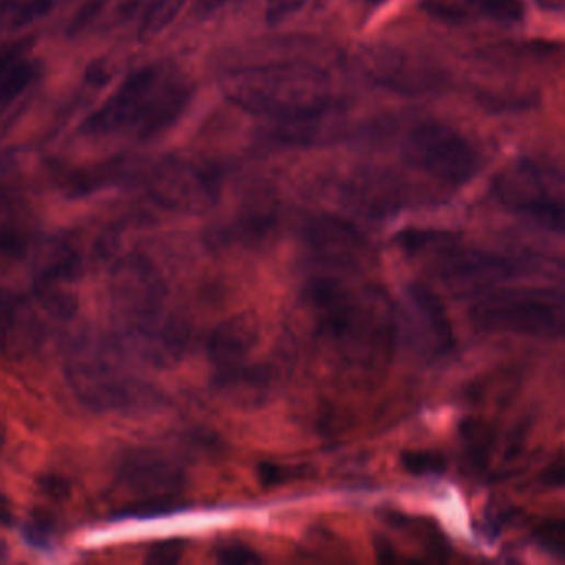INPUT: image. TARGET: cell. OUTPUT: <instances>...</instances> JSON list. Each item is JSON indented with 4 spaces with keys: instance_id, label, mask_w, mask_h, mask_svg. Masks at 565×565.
I'll return each mask as SVG.
<instances>
[{
    "instance_id": "1",
    "label": "cell",
    "mask_w": 565,
    "mask_h": 565,
    "mask_svg": "<svg viewBox=\"0 0 565 565\" xmlns=\"http://www.w3.org/2000/svg\"><path fill=\"white\" fill-rule=\"evenodd\" d=\"M364 254L348 222L319 216L307 224L302 296L313 325L345 360L370 365L385 354L392 322L380 289L360 277Z\"/></svg>"
},
{
    "instance_id": "2",
    "label": "cell",
    "mask_w": 565,
    "mask_h": 565,
    "mask_svg": "<svg viewBox=\"0 0 565 565\" xmlns=\"http://www.w3.org/2000/svg\"><path fill=\"white\" fill-rule=\"evenodd\" d=\"M193 96V85L171 64H151L125 79L118 90L83 122L92 137L151 140L173 127Z\"/></svg>"
},
{
    "instance_id": "3",
    "label": "cell",
    "mask_w": 565,
    "mask_h": 565,
    "mask_svg": "<svg viewBox=\"0 0 565 565\" xmlns=\"http://www.w3.org/2000/svg\"><path fill=\"white\" fill-rule=\"evenodd\" d=\"M328 82L324 70L303 61H287L228 72L221 89L229 102L245 112L289 122L334 105Z\"/></svg>"
},
{
    "instance_id": "4",
    "label": "cell",
    "mask_w": 565,
    "mask_h": 565,
    "mask_svg": "<svg viewBox=\"0 0 565 565\" xmlns=\"http://www.w3.org/2000/svg\"><path fill=\"white\" fill-rule=\"evenodd\" d=\"M112 302L141 357L160 364L184 350L186 334L168 309L161 280L143 260L125 261L113 274Z\"/></svg>"
},
{
    "instance_id": "5",
    "label": "cell",
    "mask_w": 565,
    "mask_h": 565,
    "mask_svg": "<svg viewBox=\"0 0 565 565\" xmlns=\"http://www.w3.org/2000/svg\"><path fill=\"white\" fill-rule=\"evenodd\" d=\"M67 379L85 405L103 412H137L157 402V392L135 373L119 342L102 335H85L72 345Z\"/></svg>"
},
{
    "instance_id": "6",
    "label": "cell",
    "mask_w": 565,
    "mask_h": 565,
    "mask_svg": "<svg viewBox=\"0 0 565 565\" xmlns=\"http://www.w3.org/2000/svg\"><path fill=\"white\" fill-rule=\"evenodd\" d=\"M477 327L494 334L565 341V292L554 289H505L471 307Z\"/></svg>"
},
{
    "instance_id": "7",
    "label": "cell",
    "mask_w": 565,
    "mask_h": 565,
    "mask_svg": "<svg viewBox=\"0 0 565 565\" xmlns=\"http://www.w3.org/2000/svg\"><path fill=\"white\" fill-rule=\"evenodd\" d=\"M494 193L512 215L565 238V174L521 161L496 177Z\"/></svg>"
},
{
    "instance_id": "8",
    "label": "cell",
    "mask_w": 565,
    "mask_h": 565,
    "mask_svg": "<svg viewBox=\"0 0 565 565\" xmlns=\"http://www.w3.org/2000/svg\"><path fill=\"white\" fill-rule=\"evenodd\" d=\"M116 487L130 516L173 511L183 500L186 476L183 468L157 450L134 451L119 464Z\"/></svg>"
},
{
    "instance_id": "9",
    "label": "cell",
    "mask_w": 565,
    "mask_h": 565,
    "mask_svg": "<svg viewBox=\"0 0 565 565\" xmlns=\"http://www.w3.org/2000/svg\"><path fill=\"white\" fill-rule=\"evenodd\" d=\"M403 148L410 163L443 183H464L480 166V157L470 141L445 123H418Z\"/></svg>"
},
{
    "instance_id": "10",
    "label": "cell",
    "mask_w": 565,
    "mask_h": 565,
    "mask_svg": "<svg viewBox=\"0 0 565 565\" xmlns=\"http://www.w3.org/2000/svg\"><path fill=\"white\" fill-rule=\"evenodd\" d=\"M76 312V300L61 289L34 287L27 296L4 297L5 350L37 347Z\"/></svg>"
},
{
    "instance_id": "11",
    "label": "cell",
    "mask_w": 565,
    "mask_h": 565,
    "mask_svg": "<svg viewBox=\"0 0 565 565\" xmlns=\"http://www.w3.org/2000/svg\"><path fill=\"white\" fill-rule=\"evenodd\" d=\"M147 192L158 205L181 212H199L211 208L221 183L212 168L195 161L166 158L147 173Z\"/></svg>"
},
{
    "instance_id": "12",
    "label": "cell",
    "mask_w": 565,
    "mask_h": 565,
    "mask_svg": "<svg viewBox=\"0 0 565 565\" xmlns=\"http://www.w3.org/2000/svg\"><path fill=\"white\" fill-rule=\"evenodd\" d=\"M423 9L431 18L447 24L512 25L524 18L522 0H423Z\"/></svg>"
},
{
    "instance_id": "13",
    "label": "cell",
    "mask_w": 565,
    "mask_h": 565,
    "mask_svg": "<svg viewBox=\"0 0 565 565\" xmlns=\"http://www.w3.org/2000/svg\"><path fill=\"white\" fill-rule=\"evenodd\" d=\"M82 269V251L72 235L60 234L38 245L34 257L35 287L64 289Z\"/></svg>"
},
{
    "instance_id": "14",
    "label": "cell",
    "mask_w": 565,
    "mask_h": 565,
    "mask_svg": "<svg viewBox=\"0 0 565 565\" xmlns=\"http://www.w3.org/2000/svg\"><path fill=\"white\" fill-rule=\"evenodd\" d=\"M276 123V127L269 131V138L277 143L299 147L331 143L344 134V108L335 102L313 115Z\"/></svg>"
},
{
    "instance_id": "15",
    "label": "cell",
    "mask_w": 565,
    "mask_h": 565,
    "mask_svg": "<svg viewBox=\"0 0 565 565\" xmlns=\"http://www.w3.org/2000/svg\"><path fill=\"white\" fill-rule=\"evenodd\" d=\"M253 347V334L249 325L232 322L219 328L211 342V360L222 382L239 383L253 377L249 365V351Z\"/></svg>"
},
{
    "instance_id": "16",
    "label": "cell",
    "mask_w": 565,
    "mask_h": 565,
    "mask_svg": "<svg viewBox=\"0 0 565 565\" xmlns=\"http://www.w3.org/2000/svg\"><path fill=\"white\" fill-rule=\"evenodd\" d=\"M365 67L374 82L402 92H412V90L416 92V90L426 89L429 80L433 82V77L426 73V69L418 72L422 67L416 69L415 64L395 51H370L365 57Z\"/></svg>"
},
{
    "instance_id": "17",
    "label": "cell",
    "mask_w": 565,
    "mask_h": 565,
    "mask_svg": "<svg viewBox=\"0 0 565 565\" xmlns=\"http://www.w3.org/2000/svg\"><path fill=\"white\" fill-rule=\"evenodd\" d=\"M37 61L31 60L24 48L12 47L11 51H5L0 77V95L4 112H8L9 106L37 80Z\"/></svg>"
},
{
    "instance_id": "18",
    "label": "cell",
    "mask_w": 565,
    "mask_h": 565,
    "mask_svg": "<svg viewBox=\"0 0 565 565\" xmlns=\"http://www.w3.org/2000/svg\"><path fill=\"white\" fill-rule=\"evenodd\" d=\"M61 0H2V27L19 31L50 14Z\"/></svg>"
},
{
    "instance_id": "19",
    "label": "cell",
    "mask_w": 565,
    "mask_h": 565,
    "mask_svg": "<svg viewBox=\"0 0 565 565\" xmlns=\"http://www.w3.org/2000/svg\"><path fill=\"white\" fill-rule=\"evenodd\" d=\"M186 0H153L141 21L140 37L143 41L157 37L177 18Z\"/></svg>"
},
{
    "instance_id": "20",
    "label": "cell",
    "mask_w": 565,
    "mask_h": 565,
    "mask_svg": "<svg viewBox=\"0 0 565 565\" xmlns=\"http://www.w3.org/2000/svg\"><path fill=\"white\" fill-rule=\"evenodd\" d=\"M216 557L219 562H226V564H253V562H261L257 552L242 542H228L222 544L221 547L216 549Z\"/></svg>"
},
{
    "instance_id": "21",
    "label": "cell",
    "mask_w": 565,
    "mask_h": 565,
    "mask_svg": "<svg viewBox=\"0 0 565 565\" xmlns=\"http://www.w3.org/2000/svg\"><path fill=\"white\" fill-rule=\"evenodd\" d=\"M307 0H267L266 21L269 25L282 24L287 19L302 11Z\"/></svg>"
},
{
    "instance_id": "22",
    "label": "cell",
    "mask_w": 565,
    "mask_h": 565,
    "mask_svg": "<svg viewBox=\"0 0 565 565\" xmlns=\"http://www.w3.org/2000/svg\"><path fill=\"white\" fill-rule=\"evenodd\" d=\"M184 541L181 539H171V541L158 542L148 552V562L161 564V562H176L180 561L184 551Z\"/></svg>"
},
{
    "instance_id": "23",
    "label": "cell",
    "mask_w": 565,
    "mask_h": 565,
    "mask_svg": "<svg viewBox=\"0 0 565 565\" xmlns=\"http://www.w3.org/2000/svg\"><path fill=\"white\" fill-rule=\"evenodd\" d=\"M226 0H198V8L203 14H211L216 9L221 8Z\"/></svg>"
},
{
    "instance_id": "24",
    "label": "cell",
    "mask_w": 565,
    "mask_h": 565,
    "mask_svg": "<svg viewBox=\"0 0 565 565\" xmlns=\"http://www.w3.org/2000/svg\"><path fill=\"white\" fill-rule=\"evenodd\" d=\"M365 2H370V4H371V2H373V4H374V2H382V0H365Z\"/></svg>"
}]
</instances>
